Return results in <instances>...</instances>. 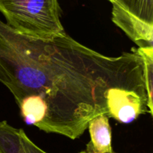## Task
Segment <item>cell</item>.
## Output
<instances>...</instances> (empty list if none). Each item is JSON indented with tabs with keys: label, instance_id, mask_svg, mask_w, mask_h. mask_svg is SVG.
I'll return each mask as SVG.
<instances>
[{
	"label": "cell",
	"instance_id": "8",
	"mask_svg": "<svg viewBox=\"0 0 153 153\" xmlns=\"http://www.w3.org/2000/svg\"><path fill=\"white\" fill-rule=\"evenodd\" d=\"M79 153H88V152H87L86 151H82V152H79ZM112 153H116V152H112Z\"/></svg>",
	"mask_w": 153,
	"mask_h": 153
},
{
	"label": "cell",
	"instance_id": "4",
	"mask_svg": "<svg viewBox=\"0 0 153 153\" xmlns=\"http://www.w3.org/2000/svg\"><path fill=\"white\" fill-rule=\"evenodd\" d=\"M107 114L102 113L88 122L91 141L87 145L88 153H112L111 128Z\"/></svg>",
	"mask_w": 153,
	"mask_h": 153
},
{
	"label": "cell",
	"instance_id": "1",
	"mask_svg": "<svg viewBox=\"0 0 153 153\" xmlns=\"http://www.w3.org/2000/svg\"><path fill=\"white\" fill-rule=\"evenodd\" d=\"M0 82L27 124L72 140L123 90L146 93L137 49L106 56L67 33L51 40L27 37L0 20ZM147 94V93H146Z\"/></svg>",
	"mask_w": 153,
	"mask_h": 153
},
{
	"label": "cell",
	"instance_id": "2",
	"mask_svg": "<svg viewBox=\"0 0 153 153\" xmlns=\"http://www.w3.org/2000/svg\"><path fill=\"white\" fill-rule=\"evenodd\" d=\"M7 26L22 35L51 40L65 34L58 0H0Z\"/></svg>",
	"mask_w": 153,
	"mask_h": 153
},
{
	"label": "cell",
	"instance_id": "5",
	"mask_svg": "<svg viewBox=\"0 0 153 153\" xmlns=\"http://www.w3.org/2000/svg\"><path fill=\"white\" fill-rule=\"evenodd\" d=\"M0 153H26L21 129L12 127L7 121L0 122Z\"/></svg>",
	"mask_w": 153,
	"mask_h": 153
},
{
	"label": "cell",
	"instance_id": "7",
	"mask_svg": "<svg viewBox=\"0 0 153 153\" xmlns=\"http://www.w3.org/2000/svg\"><path fill=\"white\" fill-rule=\"evenodd\" d=\"M21 136H22V143H23L25 149L26 153H47L43 151V149L37 146L36 144H34L31 140L29 139L26 134L25 133L22 129H21Z\"/></svg>",
	"mask_w": 153,
	"mask_h": 153
},
{
	"label": "cell",
	"instance_id": "3",
	"mask_svg": "<svg viewBox=\"0 0 153 153\" xmlns=\"http://www.w3.org/2000/svg\"><path fill=\"white\" fill-rule=\"evenodd\" d=\"M112 21L139 47L152 46L153 0H108Z\"/></svg>",
	"mask_w": 153,
	"mask_h": 153
},
{
	"label": "cell",
	"instance_id": "6",
	"mask_svg": "<svg viewBox=\"0 0 153 153\" xmlns=\"http://www.w3.org/2000/svg\"><path fill=\"white\" fill-rule=\"evenodd\" d=\"M143 63V76L148 97V107L153 114V46H142L137 49Z\"/></svg>",
	"mask_w": 153,
	"mask_h": 153
}]
</instances>
